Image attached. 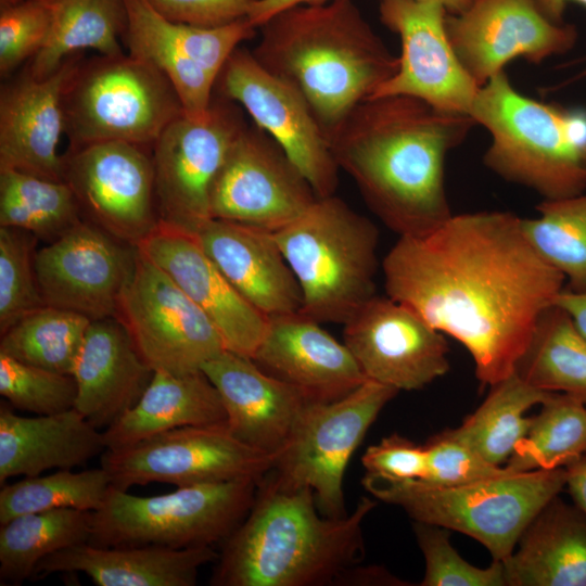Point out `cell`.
<instances>
[{
    "label": "cell",
    "instance_id": "603a6c76",
    "mask_svg": "<svg viewBox=\"0 0 586 586\" xmlns=\"http://www.w3.org/2000/svg\"><path fill=\"white\" fill-rule=\"evenodd\" d=\"M81 59V52L75 53L47 78L25 73L1 88L0 169L63 181L64 160L58 153L64 132L62 95Z\"/></svg>",
    "mask_w": 586,
    "mask_h": 586
},
{
    "label": "cell",
    "instance_id": "e575fe53",
    "mask_svg": "<svg viewBox=\"0 0 586 586\" xmlns=\"http://www.w3.org/2000/svg\"><path fill=\"white\" fill-rule=\"evenodd\" d=\"M551 394L533 387L513 372L492 385L484 402L451 431L485 460L501 466L530 428L526 411Z\"/></svg>",
    "mask_w": 586,
    "mask_h": 586
},
{
    "label": "cell",
    "instance_id": "c3c4849f",
    "mask_svg": "<svg viewBox=\"0 0 586 586\" xmlns=\"http://www.w3.org/2000/svg\"><path fill=\"white\" fill-rule=\"evenodd\" d=\"M166 20L196 27H219L247 16L257 0H148Z\"/></svg>",
    "mask_w": 586,
    "mask_h": 586
},
{
    "label": "cell",
    "instance_id": "9c48e42d",
    "mask_svg": "<svg viewBox=\"0 0 586 586\" xmlns=\"http://www.w3.org/2000/svg\"><path fill=\"white\" fill-rule=\"evenodd\" d=\"M259 482L237 480L136 496L111 486L92 511L89 544L175 549L222 543L249 513Z\"/></svg>",
    "mask_w": 586,
    "mask_h": 586
},
{
    "label": "cell",
    "instance_id": "7dc6e473",
    "mask_svg": "<svg viewBox=\"0 0 586 586\" xmlns=\"http://www.w3.org/2000/svg\"><path fill=\"white\" fill-rule=\"evenodd\" d=\"M361 462L366 474L372 476L390 481L422 480L426 470V451L424 444L395 433L369 446Z\"/></svg>",
    "mask_w": 586,
    "mask_h": 586
},
{
    "label": "cell",
    "instance_id": "3957f363",
    "mask_svg": "<svg viewBox=\"0 0 586 586\" xmlns=\"http://www.w3.org/2000/svg\"><path fill=\"white\" fill-rule=\"evenodd\" d=\"M258 28L253 55L296 88L328 139L398 66L353 0L294 5Z\"/></svg>",
    "mask_w": 586,
    "mask_h": 586
},
{
    "label": "cell",
    "instance_id": "60d3db41",
    "mask_svg": "<svg viewBox=\"0 0 586 586\" xmlns=\"http://www.w3.org/2000/svg\"><path fill=\"white\" fill-rule=\"evenodd\" d=\"M33 233L0 226V334L44 306L35 271Z\"/></svg>",
    "mask_w": 586,
    "mask_h": 586
},
{
    "label": "cell",
    "instance_id": "db71d44e",
    "mask_svg": "<svg viewBox=\"0 0 586 586\" xmlns=\"http://www.w3.org/2000/svg\"><path fill=\"white\" fill-rule=\"evenodd\" d=\"M420 2H435L443 5L450 14H458L464 11L472 0H413Z\"/></svg>",
    "mask_w": 586,
    "mask_h": 586
},
{
    "label": "cell",
    "instance_id": "4fadbf2b",
    "mask_svg": "<svg viewBox=\"0 0 586 586\" xmlns=\"http://www.w3.org/2000/svg\"><path fill=\"white\" fill-rule=\"evenodd\" d=\"M137 251L115 318L153 371H202L207 361L226 351L219 332L166 272Z\"/></svg>",
    "mask_w": 586,
    "mask_h": 586
},
{
    "label": "cell",
    "instance_id": "6da1fadb",
    "mask_svg": "<svg viewBox=\"0 0 586 586\" xmlns=\"http://www.w3.org/2000/svg\"><path fill=\"white\" fill-rule=\"evenodd\" d=\"M388 297L418 313L471 355L481 384L514 372L564 277L510 212L454 215L437 229L398 237L382 262Z\"/></svg>",
    "mask_w": 586,
    "mask_h": 586
},
{
    "label": "cell",
    "instance_id": "8d00e7d4",
    "mask_svg": "<svg viewBox=\"0 0 586 586\" xmlns=\"http://www.w3.org/2000/svg\"><path fill=\"white\" fill-rule=\"evenodd\" d=\"M531 417L505 468L513 472L565 468L586 453V403L552 393Z\"/></svg>",
    "mask_w": 586,
    "mask_h": 586
},
{
    "label": "cell",
    "instance_id": "d4e9b609",
    "mask_svg": "<svg viewBox=\"0 0 586 586\" xmlns=\"http://www.w3.org/2000/svg\"><path fill=\"white\" fill-rule=\"evenodd\" d=\"M194 237L232 285L264 315L301 310V289L275 232L211 218Z\"/></svg>",
    "mask_w": 586,
    "mask_h": 586
},
{
    "label": "cell",
    "instance_id": "44dd1931",
    "mask_svg": "<svg viewBox=\"0 0 586 586\" xmlns=\"http://www.w3.org/2000/svg\"><path fill=\"white\" fill-rule=\"evenodd\" d=\"M136 247L209 318L227 351L254 356L269 317L232 285L193 234L160 222Z\"/></svg>",
    "mask_w": 586,
    "mask_h": 586
},
{
    "label": "cell",
    "instance_id": "5bb4252c",
    "mask_svg": "<svg viewBox=\"0 0 586 586\" xmlns=\"http://www.w3.org/2000/svg\"><path fill=\"white\" fill-rule=\"evenodd\" d=\"M217 95L239 103L307 179L318 198L335 194L339 166L327 133L304 97L239 47L219 73Z\"/></svg>",
    "mask_w": 586,
    "mask_h": 586
},
{
    "label": "cell",
    "instance_id": "d6986e66",
    "mask_svg": "<svg viewBox=\"0 0 586 586\" xmlns=\"http://www.w3.org/2000/svg\"><path fill=\"white\" fill-rule=\"evenodd\" d=\"M137 252L136 246L82 219L35 254L44 304L91 320L115 318Z\"/></svg>",
    "mask_w": 586,
    "mask_h": 586
},
{
    "label": "cell",
    "instance_id": "d6a6232c",
    "mask_svg": "<svg viewBox=\"0 0 586 586\" xmlns=\"http://www.w3.org/2000/svg\"><path fill=\"white\" fill-rule=\"evenodd\" d=\"M514 372L535 388L586 403V337L557 304L539 317Z\"/></svg>",
    "mask_w": 586,
    "mask_h": 586
},
{
    "label": "cell",
    "instance_id": "f907efd6",
    "mask_svg": "<svg viewBox=\"0 0 586 586\" xmlns=\"http://www.w3.org/2000/svg\"><path fill=\"white\" fill-rule=\"evenodd\" d=\"M568 488L574 504L586 515V453L565 467Z\"/></svg>",
    "mask_w": 586,
    "mask_h": 586
},
{
    "label": "cell",
    "instance_id": "836d02e7",
    "mask_svg": "<svg viewBox=\"0 0 586 586\" xmlns=\"http://www.w3.org/2000/svg\"><path fill=\"white\" fill-rule=\"evenodd\" d=\"M92 511L61 508L16 517L0 527L1 585H20L58 551L89 542Z\"/></svg>",
    "mask_w": 586,
    "mask_h": 586
},
{
    "label": "cell",
    "instance_id": "681fc988",
    "mask_svg": "<svg viewBox=\"0 0 586 586\" xmlns=\"http://www.w3.org/2000/svg\"><path fill=\"white\" fill-rule=\"evenodd\" d=\"M330 1L334 0H257L246 17L258 28L269 17L288 8L300 4H322Z\"/></svg>",
    "mask_w": 586,
    "mask_h": 586
},
{
    "label": "cell",
    "instance_id": "7bdbcfd3",
    "mask_svg": "<svg viewBox=\"0 0 586 586\" xmlns=\"http://www.w3.org/2000/svg\"><path fill=\"white\" fill-rule=\"evenodd\" d=\"M413 532L423 555L425 570L421 586H507L504 563L493 560L487 568L466 561L453 547L450 530L416 522Z\"/></svg>",
    "mask_w": 586,
    "mask_h": 586
},
{
    "label": "cell",
    "instance_id": "8992f818",
    "mask_svg": "<svg viewBox=\"0 0 586 586\" xmlns=\"http://www.w3.org/2000/svg\"><path fill=\"white\" fill-rule=\"evenodd\" d=\"M379 230L333 195L275 232L301 289V313L344 324L377 294Z\"/></svg>",
    "mask_w": 586,
    "mask_h": 586
},
{
    "label": "cell",
    "instance_id": "4316f807",
    "mask_svg": "<svg viewBox=\"0 0 586 586\" xmlns=\"http://www.w3.org/2000/svg\"><path fill=\"white\" fill-rule=\"evenodd\" d=\"M217 557L214 546L175 549L85 543L48 556L34 575L84 573L98 586H194L200 569Z\"/></svg>",
    "mask_w": 586,
    "mask_h": 586
},
{
    "label": "cell",
    "instance_id": "cb8c5ba5",
    "mask_svg": "<svg viewBox=\"0 0 586 586\" xmlns=\"http://www.w3.org/2000/svg\"><path fill=\"white\" fill-rule=\"evenodd\" d=\"M252 359L311 402L339 399L367 380L347 346L301 311L270 316Z\"/></svg>",
    "mask_w": 586,
    "mask_h": 586
},
{
    "label": "cell",
    "instance_id": "f6af8a7d",
    "mask_svg": "<svg viewBox=\"0 0 586 586\" xmlns=\"http://www.w3.org/2000/svg\"><path fill=\"white\" fill-rule=\"evenodd\" d=\"M426 470L422 479L437 485H460L491 479L511 470L491 463L446 430L425 444Z\"/></svg>",
    "mask_w": 586,
    "mask_h": 586
},
{
    "label": "cell",
    "instance_id": "9a60e30c",
    "mask_svg": "<svg viewBox=\"0 0 586 586\" xmlns=\"http://www.w3.org/2000/svg\"><path fill=\"white\" fill-rule=\"evenodd\" d=\"M65 181L82 217L137 246L160 224L151 149L101 142L63 155Z\"/></svg>",
    "mask_w": 586,
    "mask_h": 586
},
{
    "label": "cell",
    "instance_id": "ba28073f",
    "mask_svg": "<svg viewBox=\"0 0 586 586\" xmlns=\"http://www.w3.org/2000/svg\"><path fill=\"white\" fill-rule=\"evenodd\" d=\"M62 111L69 149L101 142L152 149L184 113L169 79L125 53L81 59L64 86Z\"/></svg>",
    "mask_w": 586,
    "mask_h": 586
},
{
    "label": "cell",
    "instance_id": "2e32d148",
    "mask_svg": "<svg viewBox=\"0 0 586 586\" xmlns=\"http://www.w3.org/2000/svg\"><path fill=\"white\" fill-rule=\"evenodd\" d=\"M317 198L281 146L255 124H246L216 174L209 209L212 218L276 232L303 214Z\"/></svg>",
    "mask_w": 586,
    "mask_h": 586
},
{
    "label": "cell",
    "instance_id": "11a10c76",
    "mask_svg": "<svg viewBox=\"0 0 586 586\" xmlns=\"http://www.w3.org/2000/svg\"><path fill=\"white\" fill-rule=\"evenodd\" d=\"M22 1H25V0H0V8L1 7H7V5H12V4H15V3H18V2H22Z\"/></svg>",
    "mask_w": 586,
    "mask_h": 586
},
{
    "label": "cell",
    "instance_id": "74e56055",
    "mask_svg": "<svg viewBox=\"0 0 586 586\" xmlns=\"http://www.w3.org/2000/svg\"><path fill=\"white\" fill-rule=\"evenodd\" d=\"M91 319L44 305L1 333L0 353L52 371L72 374Z\"/></svg>",
    "mask_w": 586,
    "mask_h": 586
},
{
    "label": "cell",
    "instance_id": "30bf717a",
    "mask_svg": "<svg viewBox=\"0 0 586 586\" xmlns=\"http://www.w3.org/2000/svg\"><path fill=\"white\" fill-rule=\"evenodd\" d=\"M397 393L391 386L366 380L339 399L310 403L265 477L285 489L307 487L322 515L345 517L343 480L347 464Z\"/></svg>",
    "mask_w": 586,
    "mask_h": 586
},
{
    "label": "cell",
    "instance_id": "52a82bcc",
    "mask_svg": "<svg viewBox=\"0 0 586 586\" xmlns=\"http://www.w3.org/2000/svg\"><path fill=\"white\" fill-rule=\"evenodd\" d=\"M565 468L506 474L460 485L390 481L366 474V491L400 507L416 522L460 532L505 561L538 511L565 487Z\"/></svg>",
    "mask_w": 586,
    "mask_h": 586
},
{
    "label": "cell",
    "instance_id": "b9f144b4",
    "mask_svg": "<svg viewBox=\"0 0 586 586\" xmlns=\"http://www.w3.org/2000/svg\"><path fill=\"white\" fill-rule=\"evenodd\" d=\"M0 394L14 408L47 416L74 408L77 385L72 374L25 364L0 353Z\"/></svg>",
    "mask_w": 586,
    "mask_h": 586
},
{
    "label": "cell",
    "instance_id": "bcb514c9",
    "mask_svg": "<svg viewBox=\"0 0 586 586\" xmlns=\"http://www.w3.org/2000/svg\"><path fill=\"white\" fill-rule=\"evenodd\" d=\"M170 35L187 55L215 80L240 43L252 39L256 28L247 17L219 27H196L167 20Z\"/></svg>",
    "mask_w": 586,
    "mask_h": 586
},
{
    "label": "cell",
    "instance_id": "484cf974",
    "mask_svg": "<svg viewBox=\"0 0 586 586\" xmlns=\"http://www.w3.org/2000/svg\"><path fill=\"white\" fill-rule=\"evenodd\" d=\"M153 373L116 318L91 320L72 373L74 408L105 430L136 405Z\"/></svg>",
    "mask_w": 586,
    "mask_h": 586
},
{
    "label": "cell",
    "instance_id": "ac0fdd59",
    "mask_svg": "<svg viewBox=\"0 0 586 586\" xmlns=\"http://www.w3.org/2000/svg\"><path fill=\"white\" fill-rule=\"evenodd\" d=\"M344 344L367 380L417 391L449 370L445 334L418 313L375 294L345 323Z\"/></svg>",
    "mask_w": 586,
    "mask_h": 586
},
{
    "label": "cell",
    "instance_id": "277c9868",
    "mask_svg": "<svg viewBox=\"0 0 586 586\" xmlns=\"http://www.w3.org/2000/svg\"><path fill=\"white\" fill-rule=\"evenodd\" d=\"M374 506L361 497L345 517H324L311 489H285L264 477L249 513L222 542L211 585L320 586L343 579L362 558V523Z\"/></svg>",
    "mask_w": 586,
    "mask_h": 586
},
{
    "label": "cell",
    "instance_id": "f1b7e54d",
    "mask_svg": "<svg viewBox=\"0 0 586 586\" xmlns=\"http://www.w3.org/2000/svg\"><path fill=\"white\" fill-rule=\"evenodd\" d=\"M502 563L507 586H586V515L556 496Z\"/></svg>",
    "mask_w": 586,
    "mask_h": 586
},
{
    "label": "cell",
    "instance_id": "7c38bea8",
    "mask_svg": "<svg viewBox=\"0 0 586 586\" xmlns=\"http://www.w3.org/2000/svg\"><path fill=\"white\" fill-rule=\"evenodd\" d=\"M246 123L235 102L216 95L199 118L181 114L151 149L160 222L195 234L212 218L213 181Z\"/></svg>",
    "mask_w": 586,
    "mask_h": 586
},
{
    "label": "cell",
    "instance_id": "8fae6325",
    "mask_svg": "<svg viewBox=\"0 0 586 586\" xmlns=\"http://www.w3.org/2000/svg\"><path fill=\"white\" fill-rule=\"evenodd\" d=\"M280 454H270L237 438L226 423L174 429L128 447L106 449L104 468L116 488L168 483L177 487L237 480L260 482Z\"/></svg>",
    "mask_w": 586,
    "mask_h": 586
},
{
    "label": "cell",
    "instance_id": "d590c367",
    "mask_svg": "<svg viewBox=\"0 0 586 586\" xmlns=\"http://www.w3.org/2000/svg\"><path fill=\"white\" fill-rule=\"evenodd\" d=\"M65 181L0 169V226L28 231L51 243L82 220Z\"/></svg>",
    "mask_w": 586,
    "mask_h": 586
},
{
    "label": "cell",
    "instance_id": "83f0119b",
    "mask_svg": "<svg viewBox=\"0 0 586 586\" xmlns=\"http://www.w3.org/2000/svg\"><path fill=\"white\" fill-rule=\"evenodd\" d=\"M106 450L103 431L76 408L22 417L0 405V483L13 476H36L46 470L87 463Z\"/></svg>",
    "mask_w": 586,
    "mask_h": 586
},
{
    "label": "cell",
    "instance_id": "f5cc1de1",
    "mask_svg": "<svg viewBox=\"0 0 586 586\" xmlns=\"http://www.w3.org/2000/svg\"><path fill=\"white\" fill-rule=\"evenodd\" d=\"M538 10L555 23H564L563 15L568 3L575 2L586 8V0H532Z\"/></svg>",
    "mask_w": 586,
    "mask_h": 586
},
{
    "label": "cell",
    "instance_id": "f546056e",
    "mask_svg": "<svg viewBox=\"0 0 586 586\" xmlns=\"http://www.w3.org/2000/svg\"><path fill=\"white\" fill-rule=\"evenodd\" d=\"M221 397L203 371L173 374L154 371L140 399L103 430L106 449L131 446L189 425L226 423Z\"/></svg>",
    "mask_w": 586,
    "mask_h": 586
},
{
    "label": "cell",
    "instance_id": "1f68e13d",
    "mask_svg": "<svg viewBox=\"0 0 586 586\" xmlns=\"http://www.w3.org/2000/svg\"><path fill=\"white\" fill-rule=\"evenodd\" d=\"M51 24L47 40L30 60L27 73L43 79L71 55L86 49L103 55L124 53L122 35L126 26L123 0H47Z\"/></svg>",
    "mask_w": 586,
    "mask_h": 586
},
{
    "label": "cell",
    "instance_id": "ee69618b",
    "mask_svg": "<svg viewBox=\"0 0 586 586\" xmlns=\"http://www.w3.org/2000/svg\"><path fill=\"white\" fill-rule=\"evenodd\" d=\"M51 24L47 0H25L0 8V73L9 75L43 47Z\"/></svg>",
    "mask_w": 586,
    "mask_h": 586
},
{
    "label": "cell",
    "instance_id": "f35d334b",
    "mask_svg": "<svg viewBox=\"0 0 586 586\" xmlns=\"http://www.w3.org/2000/svg\"><path fill=\"white\" fill-rule=\"evenodd\" d=\"M536 211L537 217L521 218L525 238L564 277L566 289L586 290V193L544 200Z\"/></svg>",
    "mask_w": 586,
    "mask_h": 586
},
{
    "label": "cell",
    "instance_id": "7402d4cb",
    "mask_svg": "<svg viewBox=\"0 0 586 586\" xmlns=\"http://www.w3.org/2000/svg\"><path fill=\"white\" fill-rule=\"evenodd\" d=\"M202 371L221 397L230 432L270 454H281L301 416L314 403L252 358L227 349L207 361Z\"/></svg>",
    "mask_w": 586,
    "mask_h": 586
},
{
    "label": "cell",
    "instance_id": "4dcf8cb0",
    "mask_svg": "<svg viewBox=\"0 0 586 586\" xmlns=\"http://www.w3.org/2000/svg\"><path fill=\"white\" fill-rule=\"evenodd\" d=\"M126 26L122 43L128 54L163 73L174 86L184 114L204 116L214 98L216 80L191 60L170 35L167 20L148 0H123Z\"/></svg>",
    "mask_w": 586,
    "mask_h": 586
},
{
    "label": "cell",
    "instance_id": "ab89813d",
    "mask_svg": "<svg viewBox=\"0 0 586 586\" xmlns=\"http://www.w3.org/2000/svg\"><path fill=\"white\" fill-rule=\"evenodd\" d=\"M111 486V476L102 467L25 476L13 484L2 485L0 525L20 515L46 510L74 508L95 511L103 505Z\"/></svg>",
    "mask_w": 586,
    "mask_h": 586
},
{
    "label": "cell",
    "instance_id": "7a4b0ae2",
    "mask_svg": "<svg viewBox=\"0 0 586 586\" xmlns=\"http://www.w3.org/2000/svg\"><path fill=\"white\" fill-rule=\"evenodd\" d=\"M475 122L406 95L359 103L330 135L333 157L369 209L398 237L426 234L447 221V153Z\"/></svg>",
    "mask_w": 586,
    "mask_h": 586
},
{
    "label": "cell",
    "instance_id": "e0dca14e",
    "mask_svg": "<svg viewBox=\"0 0 586 586\" xmlns=\"http://www.w3.org/2000/svg\"><path fill=\"white\" fill-rule=\"evenodd\" d=\"M379 14L399 36L402 52L395 74L370 98L406 95L441 111L469 115L480 86L451 46L446 9L435 2L380 0Z\"/></svg>",
    "mask_w": 586,
    "mask_h": 586
},
{
    "label": "cell",
    "instance_id": "ffe728a7",
    "mask_svg": "<svg viewBox=\"0 0 586 586\" xmlns=\"http://www.w3.org/2000/svg\"><path fill=\"white\" fill-rule=\"evenodd\" d=\"M446 27L457 56L480 87L515 59L538 64L570 51L577 40L573 25L550 21L532 0H472L464 11L447 14Z\"/></svg>",
    "mask_w": 586,
    "mask_h": 586
},
{
    "label": "cell",
    "instance_id": "5b68a950",
    "mask_svg": "<svg viewBox=\"0 0 586 586\" xmlns=\"http://www.w3.org/2000/svg\"><path fill=\"white\" fill-rule=\"evenodd\" d=\"M469 115L491 136L483 162L544 200L586 191V109L526 97L505 72L480 87Z\"/></svg>",
    "mask_w": 586,
    "mask_h": 586
},
{
    "label": "cell",
    "instance_id": "816d5d0a",
    "mask_svg": "<svg viewBox=\"0 0 586 586\" xmlns=\"http://www.w3.org/2000/svg\"><path fill=\"white\" fill-rule=\"evenodd\" d=\"M555 304L563 308L586 337V290L571 291L564 288L556 297Z\"/></svg>",
    "mask_w": 586,
    "mask_h": 586
}]
</instances>
